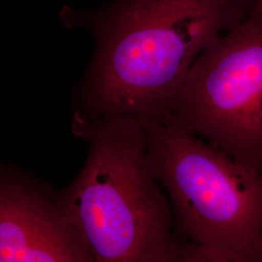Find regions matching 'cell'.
<instances>
[{
  "mask_svg": "<svg viewBox=\"0 0 262 262\" xmlns=\"http://www.w3.org/2000/svg\"><path fill=\"white\" fill-rule=\"evenodd\" d=\"M258 1L119 0L94 14L63 10L66 24L97 39L83 92L86 114L157 119L200 53Z\"/></svg>",
  "mask_w": 262,
  "mask_h": 262,
  "instance_id": "cell-1",
  "label": "cell"
},
{
  "mask_svg": "<svg viewBox=\"0 0 262 262\" xmlns=\"http://www.w3.org/2000/svg\"><path fill=\"white\" fill-rule=\"evenodd\" d=\"M73 132L89 142L90 154L59 202L94 261L181 262L183 245L168 197L149 167L143 122L78 112Z\"/></svg>",
  "mask_w": 262,
  "mask_h": 262,
  "instance_id": "cell-2",
  "label": "cell"
},
{
  "mask_svg": "<svg viewBox=\"0 0 262 262\" xmlns=\"http://www.w3.org/2000/svg\"><path fill=\"white\" fill-rule=\"evenodd\" d=\"M140 121L150 172L172 207L181 262L262 261V170L195 136Z\"/></svg>",
  "mask_w": 262,
  "mask_h": 262,
  "instance_id": "cell-3",
  "label": "cell"
},
{
  "mask_svg": "<svg viewBox=\"0 0 262 262\" xmlns=\"http://www.w3.org/2000/svg\"><path fill=\"white\" fill-rule=\"evenodd\" d=\"M262 170V0L205 48L155 120Z\"/></svg>",
  "mask_w": 262,
  "mask_h": 262,
  "instance_id": "cell-4",
  "label": "cell"
},
{
  "mask_svg": "<svg viewBox=\"0 0 262 262\" xmlns=\"http://www.w3.org/2000/svg\"><path fill=\"white\" fill-rule=\"evenodd\" d=\"M94 261L60 202L0 180V262Z\"/></svg>",
  "mask_w": 262,
  "mask_h": 262,
  "instance_id": "cell-5",
  "label": "cell"
}]
</instances>
